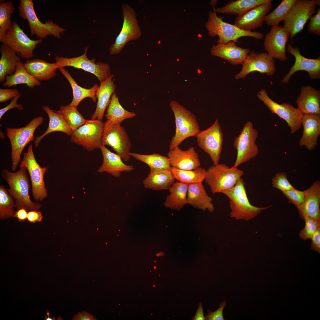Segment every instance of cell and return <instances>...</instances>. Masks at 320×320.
<instances>
[{
	"label": "cell",
	"mask_w": 320,
	"mask_h": 320,
	"mask_svg": "<svg viewBox=\"0 0 320 320\" xmlns=\"http://www.w3.org/2000/svg\"><path fill=\"white\" fill-rule=\"evenodd\" d=\"M1 176L9 185V194L15 200L17 209L23 208L30 210H38L41 207L39 203L33 202L29 195V180L25 167L20 168L19 171L12 172L3 169Z\"/></svg>",
	"instance_id": "6da1fadb"
},
{
	"label": "cell",
	"mask_w": 320,
	"mask_h": 320,
	"mask_svg": "<svg viewBox=\"0 0 320 320\" xmlns=\"http://www.w3.org/2000/svg\"><path fill=\"white\" fill-rule=\"evenodd\" d=\"M215 9V7H213V11L208 12V18L205 26L209 36H218L217 44H226L230 41L238 42L239 39L244 37H251L259 40L263 38L264 34L262 33L244 30L234 25L225 22L223 17L217 16Z\"/></svg>",
	"instance_id": "7a4b0ae2"
},
{
	"label": "cell",
	"mask_w": 320,
	"mask_h": 320,
	"mask_svg": "<svg viewBox=\"0 0 320 320\" xmlns=\"http://www.w3.org/2000/svg\"><path fill=\"white\" fill-rule=\"evenodd\" d=\"M229 199L230 217L237 220L248 221L270 206L258 207L250 203L245 189V183L241 177L232 188L220 192Z\"/></svg>",
	"instance_id": "3957f363"
},
{
	"label": "cell",
	"mask_w": 320,
	"mask_h": 320,
	"mask_svg": "<svg viewBox=\"0 0 320 320\" xmlns=\"http://www.w3.org/2000/svg\"><path fill=\"white\" fill-rule=\"evenodd\" d=\"M169 105L175 124V134L169 145L170 150L179 147L186 138L196 137L200 130L196 117L191 111L176 101H171Z\"/></svg>",
	"instance_id": "277c9868"
},
{
	"label": "cell",
	"mask_w": 320,
	"mask_h": 320,
	"mask_svg": "<svg viewBox=\"0 0 320 320\" xmlns=\"http://www.w3.org/2000/svg\"><path fill=\"white\" fill-rule=\"evenodd\" d=\"M32 0H20L19 7V16L27 21L31 35H36L39 39L52 35L57 38H61L65 29L51 20L45 23L41 22L35 12Z\"/></svg>",
	"instance_id": "5b68a950"
},
{
	"label": "cell",
	"mask_w": 320,
	"mask_h": 320,
	"mask_svg": "<svg viewBox=\"0 0 320 320\" xmlns=\"http://www.w3.org/2000/svg\"><path fill=\"white\" fill-rule=\"evenodd\" d=\"M319 0H296L284 20L283 27L292 39L303 30L308 20L316 12V5L320 6Z\"/></svg>",
	"instance_id": "8992f818"
},
{
	"label": "cell",
	"mask_w": 320,
	"mask_h": 320,
	"mask_svg": "<svg viewBox=\"0 0 320 320\" xmlns=\"http://www.w3.org/2000/svg\"><path fill=\"white\" fill-rule=\"evenodd\" d=\"M44 121V118L39 116L33 118L28 124L20 128H7L6 134L11 147V159L13 171L16 170L21 161L20 156L26 145L34 139L36 129Z\"/></svg>",
	"instance_id": "52a82bcc"
},
{
	"label": "cell",
	"mask_w": 320,
	"mask_h": 320,
	"mask_svg": "<svg viewBox=\"0 0 320 320\" xmlns=\"http://www.w3.org/2000/svg\"><path fill=\"white\" fill-rule=\"evenodd\" d=\"M121 124L106 120L103 123L101 144L111 146L124 161H127L131 156L132 145L126 131Z\"/></svg>",
	"instance_id": "ba28073f"
},
{
	"label": "cell",
	"mask_w": 320,
	"mask_h": 320,
	"mask_svg": "<svg viewBox=\"0 0 320 320\" xmlns=\"http://www.w3.org/2000/svg\"><path fill=\"white\" fill-rule=\"evenodd\" d=\"M244 174L237 167L229 168L225 164L218 163L211 166L207 170L204 180L214 194L233 188Z\"/></svg>",
	"instance_id": "9c48e42d"
},
{
	"label": "cell",
	"mask_w": 320,
	"mask_h": 320,
	"mask_svg": "<svg viewBox=\"0 0 320 320\" xmlns=\"http://www.w3.org/2000/svg\"><path fill=\"white\" fill-rule=\"evenodd\" d=\"M122 9L123 22L122 29L114 42L110 47L111 55L119 54L129 41L138 40L142 32L134 9L127 4H123Z\"/></svg>",
	"instance_id": "30bf717a"
},
{
	"label": "cell",
	"mask_w": 320,
	"mask_h": 320,
	"mask_svg": "<svg viewBox=\"0 0 320 320\" xmlns=\"http://www.w3.org/2000/svg\"><path fill=\"white\" fill-rule=\"evenodd\" d=\"M20 162V167H25L29 174L33 198L36 201H43L48 196L44 176L48 169L41 167L36 161L32 145H29L27 151L23 153V159Z\"/></svg>",
	"instance_id": "8fae6325"
},
{
	"label": "cell",
	"mask_w": 320,
	"mask_h": 320,
	"mask_svg": "<svg viewBox=\"0 0 320 320\" xmlns=\"http://www.w3.org/2000/svg\"><path fill=\"white\" fill-rule=\"evenodd\" d=\"M0 42L14 51L21 58L28 60L33 57L34 50L42 42V40L31 39L17 23L13 21L10 28Z\"/></svg>",
	"instance_id": "7c38bea8"
},
{
	"label": "cell",
	"mask_w": 320,
	"mask_h": 320,
	"mask_svg": "<svg viewBox=\"0 0 320 320\" xmlns=\"http://www.w3.org/2000/svg\"><path fill=\"white\" fill-rule=\"evenodd\" d=\"M88 48L85 47L83 54L77 57L68 58L56 55L55 57V63L59 68L71 66L92 73L101 82L111 75L110 66L107 63L101 61L96 63L94 58L89 60L87 55Z\"/></svg>",
	"instance_id": "4fadbf2b"
},
{
	"label": "cell",
	"mask_w": 320,
	"mask_h": 320,
	"mask_svg": "<svg viewBox=\"0 0 320 320\" xmlns=\"http://www.w3.org/2000/svg\"><path fill=\"white\" fill-rule=\"evenodd\" d=\"M258 136V131L254 127L252 123L250 121L246 123L234 140L233 144L237 153L233 167H237L258 154L259 148L255 141Z\"/></svg>",
	"instance_id": "5bb4252c"
},
{
	"label": "cell",
	"mask_w": 320,
	"mask_h": 320,
	"mask_svg": "<svg viewBox=\"0 0 320 320\" xmlns=\"http://www.w3.org/2000/svg\"><path fill=\"white\" fill-rule=\"evenodd\" d=\"M103 127L102 121L88 120L85 124L73 131L70 135V141L82 146L84 149L91 151L100 148Z\"/></svg>",
	"instance_id": "9a60e30c"
},
{
	"label": "cell",
	"mask_w": 320,
	"mask_h": 320,
	"mask_svg": "<svg viewBox=\"0 0 320 320\" xmlns=\"http://www.w3.org/2000/svg\"><path fill=\"white\" fill-rule=\"evenodd\" d=\"M196 137L198 145L209 155L214 165L219 163L223 134L218 118L210 127L200 131Z\"/></svg>",
	"instance_id": "2e32d148"
},
{
	"label": "cell",
	"mask_w": 320,
	"mask_h": 320,
	"mask_svg": "<svg viewBox=\"0 0 320 320\" xmlns=\"http://www.w3.org/2000/svg\"><path fill=\"white\" fill-rule=\"evenodd\" d=\"M257 96L273 113L276 114L286 122L292 134L300 128L303 114L297 108L289 103L279 104L275 102L269 97L264 89L260 91Z\"/></svg>",
	"instance_id": "e0dca14e"
},
{
	"label": "cell",
	"mask_w": 320,
	"mask_h": 320,
	"mask_svg": "<svg viewBox=\"0 0 320 320\" xmlns=\"http://www.w3.org/2000/svg\"><path fill=\"white\" fill-rule=\"evenodd\" d=\"M241 71L236 74L235 78L238 80L243 78L249 73L257 71L271 76L276 71L275 61L268 53L251 50L244 60Z\"/></svg>",
	"instance_id": "ac0fdd59"
},
{
	"label": "cell",
	"mask_w": 320,
	"mask_h": 320,
	"mask_svg": "<svg viewBox=\"0 0 320 320\" xmlns=\"http://www.w3.org/2000/svg\"><path fill=\"white\" fill-rule=\"evenodd\" d=\"M289 37L288 33L283 27L279 25L272 26L265 36L263 42L264 49L273 58L285 61L287 59L286 46Z\"/></svg>",
	"instance_id": "d6986e66"
},
{
	"label": "cell",
	"mask_w": 320,
	"mask_h": 320,
	"mask_svg": "<svg viewBox=\"0 0 320 320\" xmlns=\"http://www.w3.org/2000/svg\"><path fill=\"white\" fill-rule=\"evenodd\" d=\"M287 52L293 55L295 59L293 65L288 73L283 77L282 82H288L291 76L296 72L304 71L308 72L311 79H319L320 77V58L310 59L301 55L300 49L297 47H293L289 44L287 47Z\"/></svg>",
	"instance_id": "ffe728a7"
},
{
	"label": "cell",
	"mask_w": 320,
	"mask_h": 320,
	"mask_svg": "<svg viewBox=\"0 0 320 320\" xmlns=\"http://www.w3.org/2000/svg\"><path fill=\"white\" fill-rule=\"evenodd\" d=\"M272 0L259 5L235 18L234 25L247 31L252 30L263 26L265 18L272 7Z\"/></svg>",
	"instance_id": "44dd1931"
},
{
	"label": "cell",
	"mask_w": 320,
	"mask_h": 320,
	"mask_svg": "<svg viewBox=\"0 0 320 320\" xmlns=\"http://www.w3.org/2000/svg\"><path fill=\"white\" fill-rule=\"evenodd\" d=\"M304 192L303 201L297 207L300 217L303 220L308 217L320 220V181L316 180Z\"/></svg>",
	"instance_id": "7402d4cb"
},
{
	"label": "cell",
	"mask_w": 320,
	"mask_h": 320,
	"mask_svg": "<svg viewBox=\"0 0 320 320\" xmlns=\"http://www.w3.org/2000/svg\"><path fill=\"white\" fill-rule=\"evenodd\" d=\"M303 127L302 136L299 141L300 147L305 146L309 151L318 145L320 135V114H304L301 121Z\"/></svg>",
	"instance_id": "603a6c76"
},
{
	"label": "cell",
	"mask_w": 320,
	"mask_h": 320,
	"mask_svg": "<svg viewBox=\"0 0 320 320\" xmlns=\"http://www.w3.org/2000/svg\"><path fill=\"white\" fill-rule=\"evenodd\" d=\"M167 156L171 167L190 170L195 169L200 165L198 154L193 147L185 151L182 150L177 147L169 150Z\"/></svg>",
	"instance_id": "cb8c5ba5"
},
{
	"label": "cell",
	"mask_w": 320,
	"mask_h": 320,
	"mask_svg": "<svg viewBox=\"0 0 320 320\" xmlns=\"http://www.w3.org/2000/svg\"><path fill=\"white\" fill-rule=\"evenodd\" d=\"M250 51L249 48L237 46L233 41L226 44H217L210 48L212 55L225 60L234 65L242 64Z\"/></svg>",
	"instance_id": "d4e9b609"
},
{
	"label": "cell",
	"mask_w": 320,
	"mask_h": 320,
	"mask_svg": "<svg viewBox=\"0 0 320 320\" xmlns=\"http://www.w3.org/2000/svg\"><path fill=\"white\" fill-rule=\"evenodd\" d=\"M100 149L103 160L102 165L97 170L98 172H106L114 177H119L122 172H129L134 169L133 166L125 164L119 155L111 152L105 146L101 145Z\"/></svg>",
	"instance_id": "484cf974"
},
{
	"label": "cell",
	"mask_w": 320,
	"mask_h": 320,
	"mask_svg": "<svg viewBox=\"0 0 320 320\" xmlns=\"http://www.w3.org/2000/svg\"><path fill=\"white\" fill-rule=\"evenodd\" d=\"M296 102L303 114H320V91L310 85L302 87Z\"/></svg>",
	"instance_id": "4316f807"
},
{
	"label": "cell",
	"mask_w": 320,
	"mask_h": 320,
	"mask_svg": "<svg viewBox=\"0 0 320 320\" xmlns=\"http://www.w3.org/2000/svg\"><path fill=\"white\" fill-rule=\"evenodd\" d=\"M113 77V75L111 74L108 78L100 82L96 93L97 100L96 107L91 116V119L102 121L105 111L110 103L111 97L116 88Z\"/></svg>",
	"instance_id": "83f0119b"
},
{
	"label": "cell",
	"mask_w": 320,
	"mask_h": 320,
	"mask_svg": "<svg viewBox=\"0 0 320 320\" xmlns=\"http://www.w3.org/2000/svg\"><path fill=\"white\" fill-rule=\"evenodd\" d=\"M24 64L27 71L40 81L49 80L55 77L59 68L55 62L49 63L38 58L28 60Z\"/></svg>",
	"instance_id": "f1b7e54d"
},
{
	"label": "cell",
	"mask_w": 320,
	"mask_h": 320,
	"mask_svg": "<svg viewBox=\"0 0 320 320\" xmlns=\"http://www.w3.org/2000/svg\"><path fill=\"white\" fill-rule=\"evenodd\" d=\"M150 169V172L143 182L144 187L154 191L168 190L175 180L170 170Z\"/></svg>",
	"instance_id": "f546056e"
},
{
	"label": "cell",
	"mask_w": 320,
	"mask_h": 320,
	"mask_svg": "<svg viewBox=\"0 0 320 320\" xmlns=\"http://www.w3.org/2000/svg\"><path fill=\"white\" fill-rule=\"evenodd\" d=\"M212 199L207 194L202 183L188 184L187 203L204 211L207 209L212 212L214 209Z\"/></svg>",
	"instance_id": "4dcf8cb0"
},
{
	"label": "cell",
	"mask_w": 320,
	"mask_h": 320,
	"mask_svg": "<svg viewBox=\"0 0 320 320\" xmlns=\"http://www.w3.org/2000/svg\"><path fill=\"white\" fill-rule=\"evenodd\" d=\"M42 109L48 115L49 122L47 129L40 136L36 137L34 141L35 146L37 147L41 140L47 134L51 132L59 131L65 133L69 136L72 134V130L61 115L52 110L48 105H43Z\"/></svg>",
	"instance_id": "1f68e13d"
},
{
	"label": "cell",
	"mask_w": 320,
	"mask_h": 320,
	"mask_svg": "<svg viewBox=\"0 0 320 320\" xmlns=\"http://www.w3.org/2000/svg\"><path fill=\"white\" fill-rule=\"evenodd\" d=\"M59 71L67 79L70 84L73 90V97L70 104L76 108L84 99L90 97L94 102H96V92L100 86L95 84L92 88L87 89L79 86L72 77L68 71L63 68H59Z\"/></svg>",
	"instance_id": "d6a6232c"
},
{
	"label": "cell",
	"mask_w": 320,
	"mask_h": 320,
	"mask_svg": "<svg viewBox=\"0 0 320 320\" xmlns=\"http://www.w3.org/2000/svg\"><path fill=\"white\" fill-rule=\"evenodd\" d=\"M0 52V82L2 83L4 81L7 76L14 73L21 58L14 51L4 44L1 46Z\"/></svg>",
	"instance_id": "836d02e7"
},
{
	"label": "cell",
	"mask_w": 320,
	"mask_h": 320,
	"mask_svg": "<svg viewBox=\"0 0 320 320\" xmlns=\"http://www.w3.org/2000/svg\"><path fill=\"white\" fill-rule=\"evenodd\" d=\"M21 84H26L29 88L32 89L40 85L41 83L27 71L24 63L20 61L18 63L14 73L6 77L3 85L5 87H10Z\"/></svg>",
	"instance_id": "e575fe53"
},
{
	"label": "cell",
	"mask_w": 320,
	"mask_h": 320,
	"mask_svg": "<svg viewBox=\"0 0 320 320\" xmlns=\"http://www.w3.org/2000/svg\"><path fill=\"white\" fill-rule=\"evenodd\" d=\"M188 187L187 184L174 182L168 189L169 194L167 196L164 203L166 207L179 210L187 203Z\"/></svg>",
	"instance_id": "d590c367"
},
{
	"label": "cell",
	"mask_w": 320,
	"mask_h": 320,
	"mask_svg": "<svg viewBox=\"0 0 320 320\" xmlns=\"http://www.w3.org/2000/svg\"><path fill=\"white\" fill-rule=\"evenodd\" d=\"M268 0H232L223 7L215 8L216 13L240 15Z\"/></svg>",
	"instance_id": "8d00e7d4"
},
{
	"label": "cell",
	"mask_w": 320,
	"mask_h": 320,
	"mask_svg": "<svg viewBox=\"0 0 320 320\" xmlns=\"http://www.w3.org/2000/svg\"><path fill=\"white\" fill-rule=\"evenodd\" d=\"M136 114L125 109L119 103L116 92L112 95L105 117L107 120L121 124L125 119L134 118Z\"/></svg>",
	"instance_id": "74e56055"
},
{
	"label": "cell",
	"mask_w": 320,
	"mask_h": 320,
	"mask_svg": "<svg viewBox=\"0 0 320 320\" xmlns=\"http://www.w3.org/2000/svg\"><path fill=\"white\" fill-rule=\"evenodd\" d=\"M170 170L175 179L188 184L202 183L207 174V170L200 167L190 170L180 169L171 167Z\"/></svg>",
	"instance_id": "f35d334b"
},
{
	"label": "cell",
	"mask_w": 320,
	"mask_h": 320,
	"mask_svg": "<svg viewBox=\"0 0 320 320\" xmlns=\"http://www.w3.org/2000/svg\"><path fill=\"white\" fill-rule=\"evenodd\" d=\"M55 111L63 117L72 131L85 124L88 120L84 118L77 108L71 105L70 104L62 106L58 111Z\"/></svg>",
	"instance_id": "ab89813d"
},
{
	"label": "cell",
	"mask_w": 320,
	"mask_h": 320,
	"mask_svg": "<svg viewBox=\"0 0 320 320\" xmlns=\"http://www.w3.org/2000/svg\"><path fill=\"white\" fill-rule=\"evenodd\" d=\"M131 155L136 159L147 164L150 168L170 170L171 166L167 157L156 153L150 155H143L131 153Z\"/></svg>",
	"instance_id": "60d3db41"
},
{
	"label": "cell",
	"mask_w": 320,
	"mask_h": 320,
	"mask_svg": "<svg viewBox=\"0 0 320 320\" xmlns=\"http://www.w3.org/2000/svg\"><path fill=\"white\" fill-rule=\"evenodd\" d=\"M296 0H282L279 5L267 15L264 22L268 25L273 26L279 25L284 20L288 11Z\"/></svg>",
	"instance_id": "b9f144b4"
},
{
	"label": "cell",
	"mask_w": 320,
	"mask_h": 320,
	"mask_svg": "<svg viewBox=\"0 0 320 320\" xmlns=\"http://www.w3.org/2000/svg\"><path fill=\"white\" fill-rule=\"evenodd\" d=\"M16 207L13 198L9 194L3 185L0 186V217L4 220L14 217Z\"/></svg>",
	"instance_id": "7bdbcfd3"
},
{
	"label": "cell",
	"mask_w": 320,
	"mask_h": 320,
	"mask_svg": "<svg viewBox=\"0 0 320 320\" xmlns=\"http://www.w3.org/2000/svg\"><path fill=\"white\" fill-rule=\"evenodd\" d=\"M15 9L11 1L0 4V41L11 27V16Z\"/></svg>",
	"instance_id": "ee69618b"
},
{
	"label": "cell",
	"mask_w": 320,
	"mask_h": 320,
	"mask_svg": "<svg viewBox=\"0 0 320 320\" xmlns=\"http://www.w3.org/2000/svg\"><path fill=\"white\" fill-rule=\"evenodd\" d=\"M304 220L305 226L300 231L299 235L301 239L306 240L311 239L314 232L320 227V220L308 217H305Z\"/></svg>",
	"instance_id": "f6af8a7d"
},
{
	"label": "cell",
	"mask_w": 320,
	"mask_h": 320,
	"mask_svg": "<svg viewBox=\"0 0 320 320\" xmlns=\"http://www.w3.org/2000/svg\"><path fill=\"white\" fill-rule=\"evenodd\" d=\"M271 183L273 187L282 192L294 188L288 181L286 173L284 172L276 173L272 179Z\"/></svg>",
	"instance_id": "bcb514c9"
},
{
	"label": "cell",
	"mask_w": 320,
	"mask_h": 320,
	"mask_svg": "<svg viewBox=\"0 0 320 320\" xmlns=\"http://www.w3.org/2000/svg\"><path fill=\"white\" fill-rule=\"evenodd\" d=\"M282 193L287 198L289 203L294 204L296 207L300 206L303 201L304 191H300L294 188Z\"/></svg>",
	"instance_id": "7dc6e473"
},
{
	"label": "cell",
	"mask_w": 320,
	"mask_h": 320,
	"mask_svg": "<svg viewBox=\"0 0 320 320\" xmlns=\"http://www.w3.org/2000/svg\"><path fill=\"white\" fill-rule=\"evenodd\" d=\"M316 14L311 18L308 25V32L313 34L320 35V8H318Z\"/></svg>",
	"instance_id": "c3c4849f"
},
{
	"label": "cell",
	"mask_w": 320,
	"mask_h": 320,
	"mask_svg": "<svg viewBox=\"0 0 320 320\" xmlns=\"http://www.w3.org/2000/svg\"><path fill=\"white\" fill-rule=\"evenodd\" d=\"M20 93L17 89H0V103L12 100Z\"/></svg>",
	"instance_id": "681fc988"
},
{
	"label": "cell",
	"mask_w": 320,
	"mask_h": 320,
	"mask_svg": "<svg viewBox=\"0 0 320 320\" xmlns=\"http://www.w3.org/2000/svg\"><path fill=\"white\" fill-rule=\"evenodd\" d=\"M226 301L224 300L220 303L219 308L216 311L212 312L208 311V314L205 316V319L207 320H224L223 317V311L226 304Z\"/></svg>",
	"instance_id": "f907efd6"
},
{
	"label": "cell",
	"mask_w": 320,
	"mask_h": 320,
	"mask_svg": "<svg viewBox=\"0 0 320 320\" xmlns=\"http://www.w3.org/2000/svg\"><path fill=\"white\" fill-rule=\"evenodd\" d=\"M21 96V94L13 99L11 102L7 105L0 110V119H1L3 115L8 111L10 109L14 108H17V109L21 111L23 109V106L21 104H17V101Z\"/></svg>",
	"instance_id": "816d5d0a"
},
{
	"label": "cell",
	"mask_w": 320,
	"mask_h": 320,
	"mask_svg": "<svg viewBox=\"0 0 320 320\" xmlns=\"http://www.w3.org/2000/svg\"><path fill=\"white\" fill-rule=\"evenodd\" d=\"M311 239V248L314 251L320 252V227L314 232Z\"/></svg>",
	"instance_id": "f5cc1de1"
},
{
	"label": "cell",
	"mask_w": 320,
	"mask_h": 320,
	"mask_svg": "<svg viewBox=\"0 0 320 320\" xmlns=\"http://www.w3.org/2000/svg\"><path fill=\"white\" fill-rule=\"evenodd\" d=\"M43 218L41 212L36 210H30L28 212L27 220L28 222L33 223L41 222Z\"/></svg>",
	"instance_id": "db71d44e"
},
{
	"label": "cell",
	"mask_w": 320,
	"mask_h": 320,
	"mask_svg": "<svg viewBox=\"0 0 320 320\" xmlns=\"http://www.w3.org/2000/svg\"><path fill=\"white\" fill-rule=\"evenodd\" d=\"M95 317L86 311L79 312L74 315L72 320H95Z\"/></svg>",
	"instance_id": "11a10c76"
},
{
	"label": "cell",
	"mask_w": 320,
	"mask_h": 320,
	"mask_svg": "<svg viewBox=\"0 0 320 320\" xmlns=\"http://www.w3.org/2000/svg\"><path fill=\"white\" fill-rule=\"evenodd\" d=\"M25 209L22 208L15 211L14 217L17 218L19 222L24 221L27 219L28 212Z\"/></svg>",
	"instance_id": "9f6ffc18"
},
{
	"label": "cell",
	"mask_w": 320,
	"mask_h": 320,
	"mask_svg": "<svg viewBox=\"0 0 320 320\" xmlns=\"http://www.w3.org/2000/svg\"><path fill=\"white\" fill-rule=\"evenodd\" d=\"M193 320H205V317L204 316L203 310V307L201 303H200L199 308L196 314L193 318Z\"/></svg>",
	"instance_id": "6f0895ef"
},
{
	"label": "cell",
	"mask_w": 320,
	"mask_h": 320,
	"mask_svg": "<svg viewBox=\"0 0 320 320\" xmlns=\"http://www.w3.org/2000/svg\"><path fill=\"white\" fill-rule=\"evenodd\" d=\"M217 0H212L210 1L209 4L213 6V7H215L217 4Z\"/></svg>",
	"instance_id": "680465c9"
},
{
	"label": "cell",
	"mask_w": 320,
	"mask_h": 320,
	"mask_svg": "<svg viewBox=\"0 0 320 320\" xmlns=\"http://www.w3.org/2000/svg\"><path fill=\"white\" fill-rule=\"evenodd\" d=\"M2 136H3L2 139H4L5 138V135L0 131V137H1Z\"/></svg>",
	"instance_id": "91938a15"
}]
</instances>
